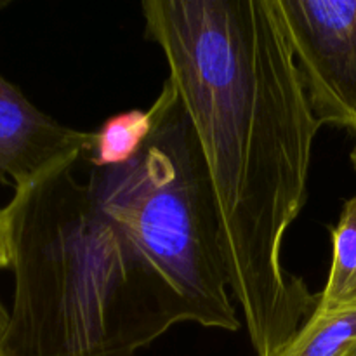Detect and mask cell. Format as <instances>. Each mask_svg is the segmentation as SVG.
Returning <instances> with one entry per match:
<instances>
[{"label": "cell", "instance_id": "obj_1", "mask_svg": "<svg viewBox=\"0 0 356 356\" xmlns=\"http://www.w3.org/2000/svg\"><path fill=\"white\" fill-rule=\"evenodd\" d=\"M141 9L207 165L229 292L256 356H275L320 301L285 270L282 250L306 204L322 127L275 0H146Z\"/></svg>", "mask_w": 356, "mask_h": 356}, {"label": "cell", "instance_id": "obj_2", "mask_svg": "<svg viewBox=\"0 0 356 356\" xmlns=\"http://www.w3.org/2000/svg\"><path fill=\"white\" fill-rule=\"evenodd\" d=\"M75 163L16 188L3 209L14 271L3 356H134L188 322L117 195L97 176L79 183Z\"/></svg>", "mask_w": 356, "mask_h": 356}, {"label": "cell", "instance_id": "obj_3", "mask_svg": "<svg viewBox=\"0 0 356 356\" xmlns=\"http://www.w3.org/2000/svg\"><path fill=\"white\" fill-rule=\"evenodd\" d=\"M320 125L356 134V0H275Z\"/></svg>", "mask_w": 356, "mask_h": 356}, {"label": "cell", "instance_id": "obj_4", "mask_svg": "<svg viewBox=\"0 0 356 356\" xmlns=\"http://www.w3.org/2000/svg\"><path fill=\"white\" fill-rule=\"evenodd\" d=\"M92 145V132L59 124L38 110L0 75V184L14 190L51 170L79 162Z\"/></svg>", "mask_w": 356, "mask_h": 356}, {"label": "cell", "instance_id": "obj_5", "mask_svg": "<svg viewBox=\"0 0 356 356\" xmlns=\"http://www.w3.org/2000/svg\"><path fill=\"white\" fill-rule=\"evenodd\" d=\"M275 356H356V302L312 318Z\"/></svg>", "mask_w": 356, "mask_h": 356}, {"label": "cell", "instance_id": "obj_6", "mask_svg": "<svg viewBox=\"0 0 356 356\" xmlns=\"http://www.w3.org/2000/svg\"><path fill=\"white\" fill-rule=\"evenodd\" d=\"M332 266L315 312L329 313L356 302V195L344 204L332 229Z\"/></svg>", "mask_w": 356, "mask_h": 356}, {"label": "cell", "instance_id": "obj_7", "mask_svg": "<svg viewBox=\"0 0 356 356\" xmlns=\"http://www.w3.org/2000/svg\"><path fill=\"white\" fill-rule=\"evenodd\" d=\"M152 117L148 110L118 113L92 132V145L83 159L90 165H117L131 159L148 136Z\"/></svg>", "mask_w": 356, "mask_h": 356}, {"label": "cell", "instance_id": "obj_8", "mask_svg": "<svg viewBox=\"0 0 356 356\" xmlns=\"http://www.w3.org/2000/svg\"><path fill=\"white\" fill-rule=\"evenodd\" d=\"M13 264V249H10V233L3 209H0V270L10 268Z\"/></svg>", "mask_w": 356, "mask_h": 356}, {"label": "cell", "instance_id": "obj_9", "mask_svg": "<svg viewBox=\"0 0 356 356\" xmlns=\"http://www.w3.org/2000/svg\"><path fill=\"white\" fill-rule=\"evenodd\" d=\"M351 162H353V167H355V170H356V148L353 149V153H351Z\"/></svg>", "mask_w": 356, "mask_h": 356}, {"label": "cell", "instance_id": "obj_10", "mask_svg": "<svg viewBox=\"0 0 356 356\" xmlns=\"http://www.w3.org/2000/svg\"><path fill=\"white\" fill-rule=\"evenodd\" d=\"M0 356H3V355H2V351H0Z\"/></svg>", "mask_w": 356, "mask_h": 356}]
</instances>
